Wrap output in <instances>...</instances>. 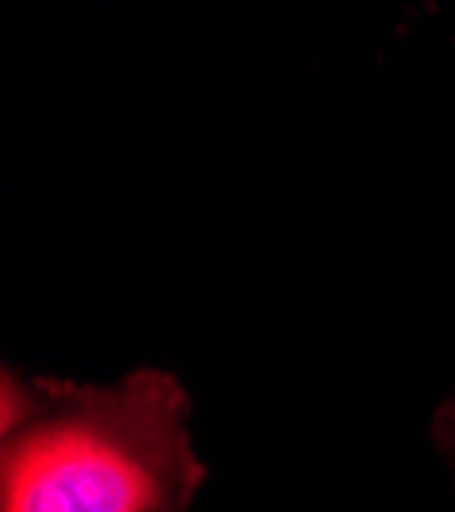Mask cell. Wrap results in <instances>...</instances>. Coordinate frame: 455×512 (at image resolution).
I'll return each instance as SVG.
<instances>
[{"label":"cell","instance_id":"2","mask_svg":"<svg viewBox=\"0 0 455 512\" xmlns=\"http://www.w3.org/2000/svg\"><path fill=\"white\" fill-rule=\"evenodd\" d=\"M439 439H443V447H447V455L455 459V398L443 406V414H439Z\"/></svg>","mask_w":455,"mask_h":512},{"label":"cell","instance_id":"1","mask_svg":"<svg viewBox=\"0 0 455 512\" xmlns=\"http://www.w3.org/2000/svg\"><path fill=\"white\" fill-rule=\"evenodd\" d=\"M164 369L111 386L5 373L0 512H189L205 463Z\"/></svg>","mask_w":455,"mask_h":512}]
</instances>
